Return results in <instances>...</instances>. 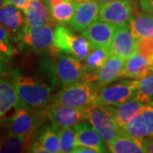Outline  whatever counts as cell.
Masks as SVG:
<instances>
[{
    "instance_id": "obj_4",
    "label": "cell",
    "mask_w": 153,
    "mask_h": 153,
    "mask_svg": "<svg viewBox=\"0 0 153 153\" xmlns=\"http://www.w3.org/2000/svg\"><path fill=\"white\" fill-rule=\"evenodd\" d=\"M54 33L55 30L50 24L38 27L25 26L21 33L17 35L18 41L22 47L33 51H54Z\"/></svg>"
},
{
    "instance_id": "obj_29",
    "label": "cell",
    "mask_w": 153,
    "mask_h": 153,
    "mask_svg": "<svg viewBox=\"0 0 153 153\" xmlns=\"http://www.w3.org/2000/svg\"><path fill=\"white\" fill-rule=\"evenodd\" d=\"M60 142V152H72L76 146V133L73 128L66 127L58 128Z\"/></svg>"
},
{
    "instance_id": "obj_15",
    "label": "cell",
    "mask_w": 153,
    "mask_h": 153,
    "mask_svg": "<svg viewBox=\"0 0 153 153\" xmlns=\"http://www.w3.org/2000/svg\"><path fill=\"white\" fill-rule=\"evenodd\" d=\"M100 4L96 0H86L76 3V7L71 27L75 32H82L89 27L99 16Z\"/></svg>"
},
{
    "instance_id": "obj_10",
    "label": "cell",
    "mask_w": 153,
    "mask_h": 153,
    "mask_svg": "<svg viewBox=\"0 0 153 153\" xmlns=\"http://www.w3.org/2000/svg\"><path fill=\"white\" fill-rule=\"evenodd\" d=\"M47 115L49 120L58 128L73 127L88 120L87 111L85 109L71 107L57 102L49 106Z\"/></svg>"
},
{
    "instance_id": "obj_3",
    "label": "cell",
    "mask_w": 153,
    "mask_h": 153,
    "mask_svg": "<svg viewBox=\"0 0 153 153\" xmlns=\"http://www.w3.org/2000/svg\"><path fill=\"white\" fill-rule=\"evenodd\" d=\"M99 88L94 82H75L65 87L56 94L55 102L71 107L87 109L94 104V97Z\"/></svg>"
},
{
    "instance_id": "obj_25",
    "label": "cell",
    "mask_w": 153,
    "mask_h": 153,
    "mask_svg": "<svg viewBox=\"0 0 153 153\" xmlns=\"http://www.w3.org/2000/svg\"><path fill=\"white\" fill-rule=\"evenodd\" d=\"M76 3L66 0L60 4L49 9L51 18L61 25L70 24L76 10Z\"/></svg>"
},
{
    "instance_id": "obj_27",
    "label": "cell",
    "mask_w": 153,
    "mask_h": 153,
    "mask_svg": "<svg viewBox=\"0 0 153 153\" xmlns=\"http://www.w3.org/2000/svg\"><path fill=\"white\" fill-rule=\"evenodd\" d=\"M134 98L145 104L153 101V73L143 78L134 80Z\"/></svg>"
},
{
    "instance_id": "obj_31",
    "label": "cell",
    "mask_w": 153,
    "mask_h": 153,
    "mask_svg": "<svg viewBox=\"0 0 153 153\" xmlns=\"http://www.w3.org/2000/svg\"><path fill=\"white\" fill-rule=\"evenodd\" d=\"M136 51L153 64V37L139 38L137 40Z\"/></svg>"
},
{
    "instance_id": "obj_21",
    "label": "cell",
    "mask_w": 153,
    "mask_h": 153,
    "mask_svg": "<svg viewBox=\"0 0 153 153\" xmlns=\"http://www.w3.org/2000/svg\"><path fill=\"white\" fill-rule=\"evenodd\" d=\"M108 148L109 152L113 153L146 152V138H137L120 133Z\"/></svg>"
},
{
    "instance_id": "obj_11",
    "label": "cell",
    "mask_w": 153,
    "mask_h": 153,
    "mask_svg": "<svg viewBox=\"0 0 153 153\" xmlns=\"http://www.w3.org/2000/svg\"><path fill=\"white\" fill-rule=\"evenodd\" d=\"M120 133L143 139L153 136V101L145 105L127 125L121 128Z\"/></svg>"
},
{
    "instance_id": "obj_37",
    "label": "cell",
    "mask_w": 153,
    "mask_h": 153,
    "mask_svg": "<svg viewBox=\"0 0 153 153\" xmlns=\"http://www.w3.org/2000/svg\"><path fill=\"white\" fill-rule=\"evenodd\" d=\"M146 152L153 153V136L146 138Z\"/></svg>"
},
{
    "instance_id": "obj_26",
    "label": "cell",
    "mask_w": 153,
    "mask_h": 153,
    "mask_svg": "<svg viewBox=\"0 0 153 153\" xmlns=\"http://www.w3.org/2000/svg\"><path fill=\"white\" fill-rule=\"evenodd\" d=\"M58 128L54 124L44 129L38 137V142L45 149L47 153L60 152V142Z\"/></svg>"
},
{
    "instance_id": "obj_19",
    "label": "cell",
    "mask_w": 153,
    "mask_h": 153,
    "mask_svg": "<svg viewBox=\"0 0 153 153\" xmlns=\"http://www.w3.org/2000/svg\"><path fill=\"white\" fill-rule=\"evenodd\" d=\"M0 25L12 34H19L26 26L24 12L16 6L7 4L0 9Z\"/></svg>"
},
{
    "instance_id": "obj_36",
    "label": "cell",
    "mask_w": 153,
    "mask_h": 153,
    "mask_svg": "<svg viewBox=\"0 0 153 153\" xmlns=\"http://www.w3.org/2000/svg\"><path fill=\"white\" fill-rule=\"evenodd\" d=\"M64 1H66V0H44V3L47 5L48 9H50V8H53L55 6L60 4V3H62Z\"/></svg>"
},
{
    "instance_id": "obj_8",
    "label": "cell",
    "mask_w": 153,
    "mask_h": 153,
    "mask_svg": "<svg viewBox=\"0 0 153 153\" xmlns=\"http://www.w3.org/2000/svg\"><path fill=\"white\" fill-rule=\"evenodd\" d=\"M55 74L63 87L82 82L87 74V69L81 60L71 55H58L55 64Z\"/></svg>"
},
{
    "instance_id": "obj_18",
    "label": "cell",
    "mask_w": 153,
    "mask_h": 153,
    "mask_svg": "<svg viewBox=\"0 0 153 153\" xmlns=\"http://www.w3.org/2000/svg\"><path fill=\"white\" fill-rule=\"evenodd\" d=\"M145 103L135 98L128 100L124 102L114 105L106 106L111 112L115 122L119 128L127 125L145 106Z\"/></svg>"
},
{
    "instance_id": "obj_2",
    "label": "cell",
    "mask_w": 153,
    "mask_h": 153,
    "mask_svg": "<svg viewBox=\"0 0 153 153\" xmlns=\"http://www.w3.org/2000/svg\"><path fill=\"white\" fill-rule=\"evenodd\" d=\"M72 28L64 25L57 26L54 33V51L73 56L80 60H85L93 47L83 35L79 36Z\"/></svg>"
},
{
    "instance_id": "obj_13",
    "label": "cell",
    "mask_w": 153,
    "mask_h": 153,
    "mask_svg": "<svg viewBox=\"0 0 153 153\" xmlns=\"http://www.w3.org/2000/svg\"><path fill=\"white\" fill-rule=\"evenodd\" d=\"M137 40L132 34L129 24L117 26L110 47L111 55L125 60L136 50Z\"/></svg>"
},
{
    "instance_id": "obj_9",
    "label": "cell",
    "mask_w": 153,
    "mask_h": 153,
    "mask_svg": "<svg viewBox=\"0 0 153 153\" xmlns=\"http://www.w3.org/2000/svg\"><path fill=\"white\" fill-rule=\"evenodd\" d=\"M135 11V4L132 0H116L100 5L98 18L120 26L128 24Z\"/></svg>"
},
{
    "instance_id": "obj_24",
    "label": "cell",
    "mask_w": 153,
    "mask_h": 153,
    "mask_svg": "<svg viewBox=\"0 0 153 153\" xmlns=\"http://www.w3.org/2000/svg\"><path fill=\"white\" fill-rule=\"evenodd\" d=\"M31 137L22 136L10 134L0 140V153H18L30 152L32 146Z\"/></svg>"
},
{
    "instance_id": "obj_23",
    "label": "cell",
    "mask_w": 153,
    "mask_h": 153,
    "mask_svg": "<svg viewBox=\"0 0 153 153\" xmlns=\"http://www.w3.org/2000/svg\"><path fill=\"white\" fill-rule=\"evenodd\" d=\"M26 16V25L38 27L49 24V9L41 0H32L27 10L23 11Z\"/></svg>"
},
{
    "instance_id": "obj_7",
    "label": "cell",
    "mask_w": 153,
    "mask_h": 153,
    "mask_svg": "<svg viewBox=\"0 0 153 153\" xmlns=\"http://www.w3.org/2000/svg\"><path fill=\"white\" fill-rule=\"evenodd\" d=\"M39 116L34 109L21 105L8 120L9 133L33 138L40 123Z\"/></svg>"
},
{
    "instance_id": "obj_6",
    "label": "cell",
    "mask_w": 153,
    "mask_h": 153,
    "mask_svg": "<svg viewBox=\"0 0 153 153\" xmlns=\"http://www.w3.org/2000/svg\"><path fill=\"white\" fill-rule=\"evenodd\" d=\"M134 80L124 81L99 88L94 97V104L102 106H114L134 98Z\"/></svg>"
},
{
    "instance_id": "obj_30",
    "label": "cell",
    "mask_w": 153,
    "mask_h": 153,
    "mask_svg": "<svg viewBox=\"0 0 153 153\" xmlns=\"http://www.w3.org/2000/svg\"><path fill=\"white\" fill-rule=\"evenodd\" d=\"M16 53V48L11 40L10 33L0 25V55L11 57Z\"/></svg>"
},
{
    "instance_id": "obj_33",
    "label": "cell",
    "mask_w": 153,
    "mask_h": 153,
    "mask_svg": "<svg viewBox=\"0 0 153 153\" xmlns=\"http://www.w3.org/2000/svg\"><path fill=\"white\" fill-rule=\"evenodd\" d=\"M139 4L143 11L153 15V0H139Z\"/></svg>"
},
{
    "instance_id": "obj_14",
    "label": "cell",
    "mask_w": 153,
    "mask_h": 153,
    "mask_svg": "<svg viewBox=\"0 0 153 153\" xmlns=\"http://www.w3.org/2000/svg\"><path fill=\"white\" fill-rule=\"evenodd\" d=\"M22 105L15 82L0 79V121L9 120Z\"/></svg>"
},
{
    "instance_id": "obj_5",
    "label": "cell",
    "mask_w": 153,
    "mask_h": 153,
    "mask_svg": "<svg viewBox=\"0 0 153 153\" xmlns=\"http://www.w3.org/2000/svg\"><path fill=\"white\" fill-rule=\"evenodd\" d=\"M88 120L109 146L120 134V128L106 106L94 104L86 109Z\"/></svg>"
},
{
    "instance_id": "obj_17",
    "label": "cell",
    "mask_w": 153,
    "mask_h": 153,
    "mask_svg": "<svg viewBox=\"0 0 153 153\" xmlns=\"http://www.w3.org/2000/svg\"><path fill=\"white\" fill-rule=\"evenodd\" d=\"M73 128L76 133V145L93 148L98 153L109 152L107 144L90 123L82 122L73 126Z\"/></svg>"
},
{
    "instance_id": "obj_12",
    "label": "cell",
    "mask_w": 153,
    "mask_h": 153,
    "mask_svg": "<svg viewBox=\"0 0 153 153\" xmlns=\"http://www.w3.org/2000/svg\"><path fill=\"white\" fill-rule=\"evenodd\" d=\"M116 25L97 18L94 22L82 32L93 48L110 49L114 36Z\"/></svg>"
},
{
    "instance_id": "obj_39",
    "label": "cell",
    "mask_w": 153,
    "mask_h": 153,
    "mask_svg": "<svg viewBox=\"0 0 153 153\" xmlns=\"http://www.w3.org/2000/svg\"><path fill=\"white\" fill-rule=\"evenodd\" d=\"M3 58H4V57L0 55V73H1V72H2V71H3V62H2Z\"/></svg>"
},
{
    "instance_id": "obj_40",
    "label": "cell",
    "mask_w": 153,
    "mask_h": 153,
    "mask_svg": "<svg viewBox=\"0 0 153 153\" xmlns=\"http://www.w3.org/2000/svg\"><path fill=\"white\" fill-rule=\"evenodd\" d=\"M5 4H7V3H6L5 0H0V9L3 7V6H4Z\"/></svg>"
},
{
    "instance_id": "obj_16",
    "label": "cell",
    "mask_w": 153,
    "mask_h": 153,
    "mask_svg": "<svg viewBox=\"0 0 153 153\" xmlns=\"http://www.w3.org/2000/svg\"><path fill=\"white\" fill-rule=\"evenodd\" d=\"M153 73V64L136 50L124 60L120 77L140 79Z\"/></svg>"
},
{
    "instance_id": "obj_20",
    "label": "cell",
    "mask_w": 153,
    "mask_h": 153,
    "mask_svg": "<svg viewBox=\"0 0 153 153\" xmlns=\"http://www.w3.org/2000/svg\"><path fill=\"white\" fill-rule=\"evenodd\" d=\"M123 64V59L118 56L111 55L104 65L95 71V82L97 87L99 88L105 87L120 77Z\"/></svg>"
},
{
    "instance_id": "obj_38",
    "label": "cell",
    "mask_w": 153,
    "mask_h": 153,
    "mask_svg": "<svg viewBox=\"0 0 153 153\" xmlns=\"http://www.w3.org/2000/svg\"><path fill=\"white\" fill-rule=\"evenodd\" d=\"M96 1L100 3V5H103L105 4H107V3H110V2H113V1H116V0H96Z\"/></svg>"
},
{
    "instance_id": "obj_35",
    "label": "cell",
    "mask_w": 153,
    "mask_h": 153,
    "mask_svg": "<svg viewBox=\"0 0 153 153\" xmlns=\"http://www.w3.org/2000/svg\"><path fill=\"white\" fill-rule=\"evenodd\" d=\"M30 152L47 153L45 149L43 147V146L38 142V140L33 141V143L32 144V146H31V149H30Z\"/></svg>"
},
{
    "instance_id": "obj_41",
    "label": "cell",
    "mask_w": 153,
    "mask_h": 153,
    "mask_svg": "<svg viewBox=\"0 0 153 153\" xmlns=\"http://www.w3.org/2000/svg\"><path fill=\"white\" fill-rule=\"evenodd\" d=\"M71 2H74V3H80V2H83V1H86V0H70Z\"/></svg>"
},
{
    "instance_id": "obj_22",
    "label": "cell",
    "mask_w": 153,
    "mask_h": 153,
    "mask_svg": "<svg viewBox=\"0 0 153 153\" xmlns=\"http://www.w3.org/2000/svg\"><path fill=\"white\" fill-rule=\"evenodd\" d=\"M133 36L137 39L153 37V15L143 11H135L129 22Z\"/></svg>"
},
{
    "instance_id": "obj_34",
    "label": "cell",
    "mask_w": 153,
    "mask_h": 153,
    "mask_svg": "<svg viewBox=\"0 0 153 153\" xmlns=\"http://www.w3.org/2000/svg\"><path fill=\"white\" fill-rule=\"evenodd\" d=\"M72 152L76 153H98L96 150H94L93 148L84 146H80V145H76L73 152Z\"/></svg>"
},
{
    "instance_id": "obj_1",
    "label": "cell",
    "mask_w": 153,
    "mask_h": 153,
    "mask_svg": "<svg viewBox=\"0 0 153 153\" xmlns=\"http://www.w3.org/2000/svg\"><path fill=\"white\" fill-rule=\"evenodd\" d=\"M14 82L22 105L41 110L49 104L52 88L46 83L18 71L14 72Z\"/></svg>"
},
{
    "instance_id": "obj_32",
    "label": "cell",
    "mask_w": 153,
    "mask_h": 153,
    "mask_svg": "<svg viewBox=\"0 0 153 153\" xmlns=\"http://www.w3.org/2000/svg\"><path fill=\"white\" fill-rule=\"evenodd\" d=\"M5 1L7 4L16 6L22 11H24L27 9L32 0H5Z\"/></svg>"
},
{
    "instance_id": "obj_28",
    "label": "cell",
    "mask_w": 153,
    "mask_h": 153,
    "mask_svg": "<svg viewBox=\"0 0 153 153\" xmlns=\"http://www.w3.org/2000/svg\"><path fill=\"white\" fill-rule=\"evenodd\" d=\"M110 49L93 48L85 59L87 72H95L107 61L111 56Z\"/></svg>"
}]
</instances>
